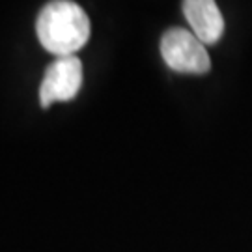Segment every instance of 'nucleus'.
I'll return each mask as SVG.
<instances>
[{
    "label": "nucleus",
    "mask_w": 252,
    "mask_h": 252,
    "mask_svg": "<svg viewBox=\"0 0 252 252\" xmlns=\"http://www.w3.org/2000/svg\"><path fill=\"white\" fill-rule=\"evenodd\" d=\"M36 34L43 49L56 58L75 56L90 39V19L77 2L54 0L39 11Z\"/></svg>",
    "instance_id": "f257e3e1"
},
{
    "label": "nucleus",
    "mask_w": 252,
    "mask_h": 252,
    "mask_svg": "<svg viewBox=\"0 0 252 252\" xmlns=\"http://www.w3.org/2000/svg\"><path fill=\"white\" fill-rule=\"evenodd\" d=\"M161 56L176 73L204 75L211 69L206 45L185 28H168L161 37Z\"/></svg>",
    "instance_id": "f03ea898"
},
{
    "label": "nucleus",
    "mask_w": 252,
    "mask_h": 252,
    "mask_svg": "<svg viewBox=\"0 0 252 252\" xmlns=\"http://www.w3.org/2000/svg\"><path fill=\"white\" fill-rule=\"evenodd\" d=\"M82 86V63L77 56H58L47 67L39 86L41 107L71 101Z\"/></svg>",
    "instance_id": "7ed1b4c3"
},
{
    "label": "nucleus",
    "mask_w": 252,
    "mask_h": 252,
    "mask_svg": "<svg viewBox=\"0 0 252 252\" xmlns=\"http://www.w3.org/2000/svg\"><path fill=\"white\" fill-rule=\"evenodd\" d=\"M183 15L192 34L204 45L217 43L224 32V17L213 0H187L183 2Z\"/></svg>",
    "instance_id": "20e7f679"
}]
</instances>
